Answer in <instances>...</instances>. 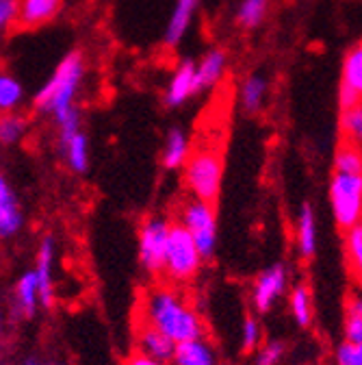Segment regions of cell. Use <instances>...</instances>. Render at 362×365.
Returning <instances> with one entry per match:
<instances>
[{"label":"cell","instance_id":"cell-1","mask_svg":"<svg viewBox=\"0 0 362 365\" xmlns=\"http://www.w3.org/2000/svg\"><path fill=\"white\" fill-rule=\"evenodd\" d=\"M142 322L167 335L174 344L204 335L202 315L185 298L183 292L156 285L142 298Z\"/></svg>","mask_w":362,"mask_h":365},{"label":"cell","instance_id":"cell-2","mask_svg":"<svg viewBox=\"0 0 362 365\" xmlns=\"http://www.w3.org/2000/svg\"><path fill=\"white\" fill-rule=\"evenodd\" d=\"M85 57L78 51L68 53L50 74V78L39 87L33 98V105L39 113L53 118V122L68 111L76 109L78 91L85 81Z\"/></svg>","mask_w":362,"mask_h":365},{"label":"cell","instance_id":"cell-3","mask_svg":"<svg viewBox=\"0 0 362 365\" xmlns=\"http://www.w3.org/2000/svg\"><path fill=\"white\" fill-rule=\"evenodd\" d=\"M185 185L196 200L213 202L219 198L223 182V159L215 148H200L185 161Z\"/></svg>","mask_w":362,"mask_h":365},{"label":"cell","instance_id":"cell-4","mask_svg":"<svg viewBox=\"0 0 362 365\" xmlns=\"http://www.w3.org/2000/svg\"><path fill=\"white\" fill-rule=\"evenodd\" d=\"M202 263L204 259L198 246L193 244L191 235L180 224L171 222L167 248H165V261H163V274L174 285L191 283L200 274Z\"/></svg>","mask_w":362,"mask_h":365},{"label":"cell","instance_id":"cell-5","mask_svg":"<svg viewBox=\"0 0 362 365\" xmlns=\"http://www.w3.org/2000/svg\"><path fill=\"white\" fill-rule=\"evenodd\" d=\"M185 231L191 235L193 244L198 246L202 259H211L217 250V237H219V226H217V211L213 202L204 200H185L178 209V220Z\"/></svg>","mask_w":362,"mask_h":365},{"label":"cell","instance_id":"cell-6","mask_svg":"<svg viewBox=\"0 0 362 365\" xmlns=\"http://www.w3.org/2000/svg\"><path fill=\"white\" fill-rule=\"evenodd\" d=\"M330 207L341 231L362 222V174L334 172L330 178Z\"/></svg>","mask_w":362,"mask_h":365},{"label":"cell","instance_id":"cell-7","mask_svg":"<svg viewBox=\"0 0 362 365\" xmlns=\"http://www.w3.org/2000/svg\"><path fill=\"white\" fill-rule=\"evenodd\" d=\"M169 228H171V222L163 215L146 217L139 226V240H137L139 263L150 277H159V274H163V261H165Z\"/></svg>","mask_w":362,"mask_h":365},{"label":"cell","instance_id":"cell-8","mask_svg":"<svg viewBox=\"0 0 362 365\" xmlns=\"http://www.w3.org/2000/svg\"><path fill=\"white\" fill-rule=\"evenodd\" d=\"M289 283V269L284 263H274L265 267L252 287V304L256 313H269L276 307V302L284 296Z\"/></svg>","mask_w":362,"mask_h":365},{"label":"cell","instance_id":"cell-9","mask_svg":"<svg viewBox=\"0 0 362 365\" xmlns=\"http://www.w3.org/2000/svg\"><path fill=\"white\" fill-rule=\"evenodd\" d=\"M55 261H57V244L55 237L46 235L41 240L35 257V281L39 289V307L50 309L55 304Z\"/></svg>","mask_w":362,"mask_h":365},{"label":"cell","instance_id":"cell-10","mask_svg":"<svg viewBox=\"0 0 362 365\" xmlns=\"http://www.w3.org/2000/svg\"><path fill=\"white\" fill-rule=\"evenodd\" d=\"M362 101V46L356 43L347 51L341 68V87H339V107L349 109Z\"/></svg>","mask_w":362,"mask_h":365},{"label":"cell","instance_id":"cell-11","mask_svg":"<svg viewBox=\"0 0 362 365\" xmlns=\"http://www.w3.org/2000/svg\"><path fill=\"white\" fill-rule=\"evenodd\" d=\"M24 228V211L9 178L0 172V242L14 240Z\"/></svg>","mask_w":362,"mask_h":365},{"label":"cell","instance_id":"cell-12","mask_svg":"<svg viewBox=\"0 0 362 365\" xmlns=\"http://www.w3.org/2000/svg\"><path fill=\"white\" fill-rule=\"evenodd\" d=\"M169 365H219V352L206 335H200L176 344Z\"/></svg>","mask_w":362,"mask_h":365},{"label":"cell","instance_id":"cell-13","mask_svg":"<svg viewBox=\"0 0 362 365\" xmlns=\"http://www.w3.org/2000/svg\"><path fill=\"white\" fill-rule=\"evenodd\" d=\"M198 94L196 89V61L185 59L180 61L176 72L171 74L167 89H165V105L176 109L183 107L189 98H193Z\"/></svg>","mask_w":362,"mask_h":365},{"label":"cell","instance_id":"cell-14","mask_svg":"<svg viewBox=\"0 0 362 365\" xmlns=\"http://www.w3.org/2000/svg\"><path fill=\"white\" fill-rule=\"evenodd\" d=\"M63 7V0H20L16 26L24 31L39 29L53 22Z\"/></svg>","mask_w":362,"mask_h":365},{"label":"cell","instance_id":"cell-15","mask_svg":"<svg viewBox=\"0 0 362 365\" xmlns=\"http://www.w3.org/2000/svg\"><path fill=\"white\" fill-rule=\"evenodd\" d=\"M134 348H137V352H142L146 356H152V359H159V361L169 363L176 344L167 335H163L161 331H156L154 327L142 322L139 329H137V333H134Z\"/></svg>","mask_w":362,"mask_h":365},{"label":"cell","instance_id":"cell-16","mask_svg":"<svg viewBox=\"0 0 362 365\" xmlns=\"http://www.w3.org/2000/svg\"><path fill=\"white\" fill-rule=\"evenodd\" d=\"M225 68H228V55H225L221 48H211L196 63V89H198V94L204 89L215 87L223 78Z\"/></svg>","mask_w":362,"mask_h":365},{"label":"cell","instance_id":"cell-17","mask_svg":"<svg viewBox=\"0 0 362 365\" xmlns=\"http://www.w3.org/2000/svg\"><path fill=\"white\" fill-rule=\"evenodd\" d=\"M316 240H319V231H316V215L314 209L306 202L299 209L297 224H295V244L302 259H312L316 255Z\"/></svg>","mask_w":362,"mask_h":365},{"label":"cell","instance_id":"cell-18","mask_svg":"<svg viewBox=\"0 0 362 365\" xmlns=\"http://www.w3.org/2000/svg\"><path fill=\"white\" fill-rule=\"evenodd\" d=\"M202 0H176V5L171 9L167 29H165V43L167 46H178L180 39L185 37V33L191 26V20L196 11L200 9Z\"/></svg>","mask_w":362,"mask_h":365},{"label":"cell","instance_id":"cell-19","mask_svg":"<svg viewBox=\"0 0 362 365\" xmlns=\"http://www.w3.org/2000/svg\"><path fill=\"white\" fill-rule=\"evenodd\" d=\"M269 94V78L260 72H254L250 76H245V81L239 87V101L245 113L256 115L262 111L265 101Z\"/></svg>","mask_w":362,"mask_h":365},{"label":"cell","instance_id":"cell-20","mask_svg":"<svg viewBox=\"0 0 362 365\" xmlns=\"http://www.w3.org/2000/svg\"><path fill=\"white\" fill-rule=\"evenodd\" d=\"M191 155V146H189V137L183 128H169L167 137H165V146L161 153V163L165 170H178L183 168L185 161Z\"/></svg>","mask_w":362,"mask_h":365},{"label":"cell","instance_id":"cell-21","mask_svg":"<svg viewBox=\"0 0 362 365\" xmlns=\"http://www.w3.org/2000/svg\"><path fill=\"white\" fill-rule=\"evenodd\" d=\"M59 148L63 153V159L70 172L85 174L89 170V140L82 130L74 133L65 142H59Z\"/></svg>","mask_w":362,"mask_h":365},{"label":"cell","instance_id":"cell-22","mask_svg":"<svg viewBox=\"0 0 362 365\" xmlns=\"http://www.w3.org/2000/svg\"><path fill=\"white\" fill-rule=\"evenodd\" d=\"M14 304L16 311L24 317H33L39 309V289H37V281H35V274L33 269L24 272L22 277L16 283L14 289Z\"/></svg>","mask_w":362,"mask_h":365},{"label":"cell","instance_id":"cell-23","mask_svg":"<svg viewBox=\"0 0 362 365\" xmlns=\"http://www.w3.org/2000/svg\"><path fill=\"white\" fill-rule=\"evenodd\" d=\"M289 309L291 315L295 319V324L302 329H308L312 324V294L308 289V285L299 283L291 289L289 294Z\"/></svg>","mask_w":362,"mask_h":365},{"label":"cell","instance_id":"cell-24","mask_svg":"<svg viewBox=\"0 0 362 365\" xmlns=\"http://www.w3.org/2000/svg\"><path fill=\"white\" fill-rule=\"evenodd\" d=\"M28 133V120L18 111L0 113V146H16Z\"/></svg>","mask_w":362,"mask_h":365},{"label":"cell","instance_id":"cell-25","mask_svg":"<svg viewBox=\"0 0 362 365\" xmlns=\"http://www.w3.org/2000/svg\"><path fill=\"white\" fill-rule=\"evenodd\" d=\"M22 103H24V87H22V83L14 74L0 70V113L18 111V107Z\"/></svg>","mask_w":362,"mask_h":365},{"label":"cell","instance_id":"cell-26","mask_svg":"<svg viewBox=\"0 0 362 365\" xmlns=\"http://www.w3.org/2000/svg\"><path fill=\"white\" fill-rule=\"evenodd\" d=\"M343 248L349 269H353V277L360 279L362 272V222L343 231Z\"/></svg>","mask_w":362,"mask_h":365},{"label":"cell","instance_id":"cell-27","mask_svg":"<svg viewBox=\"0 0 362 365\" xmlns=\"http://www.w3.org/2000/svg\"><path fill=\"white\" fill-rule=\"evenodd\" d=\"M269 11V0H241L237 7V24L245 31L260 26Z\"/></svg>","mask_w":362,"mask_h":365},{"label":"cell","instance_id":"cell-28","mask_svg":"<svg viewBox=\"0 0 362 365\" xmlns=\"http://www.w3.org/2000/svg\"><path fill=\"white\" fill-rule=\"evenodd\" d=\"M343 333H345V341L362 344V298L358 292L347 300Z\"/></svg>","mask_w":362,"mask_h":365},{"label":"cell","instance_id":"cell-29","mask_svg":"<svg viewBox=\"0 0 362 365\" xmlns=\"http://www.w3.org/2000/svg\"><path fill=\"white\" fill-rule=\"evenodd\" d=\"M339 128H341L347 144L360 146V140H362V105L343 109L341 118H339Z\"/></svg>","mask_w":362,"mask_h":365},{"label":"cell","instance_id":"cell-30","mask_svg":"<svg viewBox=\"0 0 362 365\" xmlns=\"http://www.w3.org/2000/svg\"><path fill=\"white\" fill-rule=\"evenodd\" d=\"M334 172H347V174H362V155L360 146L356 144H341L334 155Z\"/></svg>","mask_w":362,"mask_h":365},{"label":"cell","instance_id":"cell-31","mask_svg":"<svg viewBox=\"0 0 362 365\" xmlns=\"http://www.w3.org/2000/svg\"><path fill=\"white\" fill-rule=\"evenodd\" d=\"M262 346V329L254 315H245L241 324V348L245 352H254Z\"/></svg>","mask_w":362,"mask_h":365},{"label":"cell","instance_id":"cell-32","mask_svg":"<svg viewBox=\"0 0 362 365\" xmlns=\"http://www.w3.org/2000/svg\"><path fill=\"white\" fill-rule=\"evenodd\" d=\"M284 352H287L284 341H280V339L265 341V346H258L256 365H278V363L282 361Z\"/></svg>","mask_w":362,"mask_h":365},{"label":"cell","instance_id":"cell-33","mask_svg":"<svg viewBox=\"0 0 362 365\" xmlns=\"http://www.w3.org/2000/svg\"><path fill=\"white\" fill-rule=\"evenodd\" d=\"M334 363L336 365H362V344H351L343 339L334 352Z\"/></svg>","mask_w":362,"mask_h":365},{"label":"cell","instance_id":"cell-34","mask_svg":"<svg viewBox=\"0 0 362 365\" xmlns=\"http://www.w3.org/2000/svg\"><path fill=\"white\" fill-rule=\"evenodd\" d=\"M20 0H0V35L9 33L18 22Z\"/></svg>","mask_w":362,"mask_h":365},{"label":"cell","instance_id":"cell-35","mask_svg":"<svg viewBox=\"0 0 362 365\" xmlns=\"http://www.w3.org/2000/svg\"><path fill=\"white\" fill-rule=\"evenodd\" d=\"M122 365H169V363H165V361H159V359H152V356H146V354H142V352H130L126 359H124V363Z\"/></svg>","mask_w":362,"mask_h":365},{"label":"cell","instance_id":"cell-36","mask_svg":"<svg viewBox=\"0 0 362 365\" xmlns=\"http://www.w3.org/2000/svg\"><path fill=\"white\" fill-rule=\"evenodd\" d=\"M22 365H55V363L48 361V359H43V356H26L22 361Z\"/></svg>","mask_w":362,"mask_h":365}]
</instances>
